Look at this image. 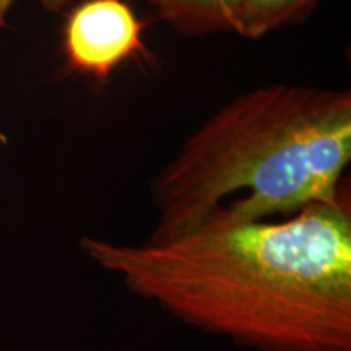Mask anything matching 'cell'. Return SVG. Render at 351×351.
<instances>
[{
	"label": "cell",
	"instance_id": "1",
	"mask_svg": "<svg viewBox=\"0 0 351 351\" xmlns=\"http://www.w3.org/2000/svg\"><path fill=\"white\" fill-rule=\"evenodd\" d=\"M80 251L187 327L254 351H351V197L274 221L215 208L173 239L83 236Z\"/></svg>",
	"mask_w": 351,
	"mask_h": 351
},
{
	"label": "cell",
	"instance_id": "2",
	"mask_svg": "<svg viewBox=\"0 0 351 351\" xmlns=\"http://www.w3.org/2000/svg\"><path fill=\"white\" fill-rule=\"evenodd\" d=\"M351 93L269 85L223 104L155 176L147 239L192 231L213 212L239 221L287 218L345 186Z\"/></svg>",
	"mask_w": 351,
	"mask_h": 351
},
{
	"label": "cell",
	"instance_id": "3",
	"mask_svg": "<svg viewBox=\"0 0 351 351\" xmlns=\"http://www.w3.org/2000/svg\"><path fill=\"white\" fill-rule=\"evenodd\" d=\"M145 26L127 0H83L64 25L65 64L95 82H108L122 64L143 54Z\"/></svg>",
	"mask_w": 351,
	"mask_h": 351
},
{
	"label": "cell",
	"instance_id": "4",
	"mask_svg": "<svg viewBox=\"0 0 351 351\" xmlns=\"http://www.w3.org/2000/svg\"><path fill=\"white\" fill-rule=\"evenodd\" d=\"M161 20L184 34L236 33L245 0H147Z\"/></svg>",
	"mask_w": 351,
	"mask_h": 351
},
{
	"label": "cell",
	"instance_id": "5",
	"mask_svg": "<svg viewBox=\"0 0 351 351\" xmlns=\"http://www.w3.org/2000/svg\"><path fill=\"white\" fill-rule=\"evenodd\" d=\"M320 0H245L238 34L261 39L275 29L302 20Z\"/></svg>",
	"mask_w": 351,
	"mask_h": 351
},
{
	"label": "cell",
	"instance_id": "6",
	"mask_svg": "<svg viewBox=\"0 0 351 351\" xmlns=\"http://www.w3.org/2000/svg\"><path fill=\"white\" fill-rule=\"evenodd\" d=\"M70 2L72 0H41V5L47 12H62L70 5ZM13 3H15V0H0V33L5 28L7 16ZM0 137H2V134H0Z\"/></svg>",
	"mask_w": 351,
	"mask_h": 351
}]
</instances>
